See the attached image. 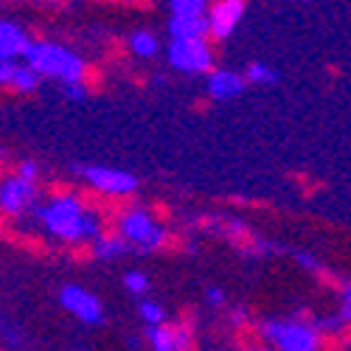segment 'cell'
<instances>
[{"mask_svg": "<svg viewBox=\"0 0 351 351\" xmlns=\"http://www.w3.org/2000/svg\"><path fill=\"white\" fill-rule=\"evenodd\" d=\"M32 211L51 237L62 242H93L104 233L101 217L93 211H84L76 194H60L51 202H45V206H34Z\"/></svg>", "mask_w": 351, "mask_h": 351, "instance_id": "1", "label": "cell"}, {"mask_svg": "<svg viewBox=\"0 0 351 351\" xmlns=\"http://www.w3.org/2000/svg\"><path fill=\"white\" fill-rule=\"evenodd\" d=\"M23 60L40 76H53L62 84L84 82V73H87V65H84V60L79 53L68 51L65 45L45 43V40H32V45H28L25 53H23Z\"/></svg>", "mask_w": 351, "mask_h": 351, "instance_id": "2", "label": "cell"}, {"mask_svg": "<svg viewBox=\"0 0 351 351\" xmlns=\"http://www.w3.org/2000/svg\"><path fill=\"white\" fill-rule=\"evenodd\" d=\"M119 237L141 253H155V250L166 247V242H169L166 228L143 208H130V211L119 214Z\"/></svg>", "mask_w": 351, "mask_h": 351, "instance_id": "3", "label": "cell"}, {"mask_svg": "<svg viewBox=\"0 0 351 351\" xmlns=\"http://www.w3.org/2000/svg\"><path fill=\"white\" fill-rule=\"evenodd\" d=\"M276 351H320V332L304 320H265L258 326Z\"/></svg>", "mask_w": 351, "mask_h": 351, "instance_id": "4", "label": "cell"}, {"mask_svg": "<svg viewBox=\"0 0 351 351\" xmlns=\"http://www.w3.org/2000/svg\"><path fill=\"white\" fill-rule=\"evenodd\" d=\"M169 65L180 73H211L214 71V53L206 40H171L169 45Z\"/></svg>", "mask_w": 351, "mask_h": 351, "instance_id": "5", "label": "cell"}, {"mask_svg": "<svg viewBox=\"0 0 351 351\" xmlns=\"http://www.w3.org/2000/svg\"><path fill=\"white\" fill-rule=\"evenodd\" d=\"M79 174L87 180L93 191L110 194V197H130L138 191V178L124 169H110V166H79Z\"/></svg>", "mask_w": 351, "mask_h": 351, "instance_id": "6", "label": "cell"}, {"mask_svg": "<svg viewBox=\"0 0 351 351\" xmlns=\"http://www.w3.org/2000/svg\"><path fill=\"white\" fill-rule=\"evenodd\" d=\"M60 304H62L76 320H82L84 326H101V324H104V306H101V301L93 295V292H87L84 287H79V284L62 287Z\"/></svg>", "mask_w": 351, "mask_h": 351, "instance_id": "7", "label": "cell"}, {"mask_svg": "<svg viewBox=\"0 0 351 351\" xmlns=\"http://www.w3.org/2000/svg\"><path fill=\"white\" fill-rule=\"evenodd\" d=\"M34 206H37V186L34 183L20 180L17 174L0 183V214L20 217Z\"/></svg>", "mask_w": 351, "mask_h": 351, "instance_id": "8", "label": "cell"}, {"mask_svg": "<svg viewBox=\"0 0 351 351\" xmlns=\"http://www.w3.org/2000/svg\"><path fill=\"white\" fill-rule=\"evenodd\" d=\"M247 3L245 0H217L208 12V34L214 40H228L245 17Z\"/></svg>", "mask_w": 351, "mask_h": 351, "instance_id": "9", "label": "cell"}, {"mask_svg": "<svg viewBox=\"0 0 351 351\" xmlns=\"http://www.w3.org/2000/svg\"><path fill=\"white\" fill-rule=\"evenodd\" d=\"M28 45H32V37L17 23L0 20V62H14L17 56L25 53Z\"/></svg>", "mask_w": 351, "mask_h": 351, "instance_id": "10", "label": "cell"}, {"mask_svg": "<svg viewBox=\"0 0 351 351\" xmlns=\"http://www.w3.org/2000/svg\"><path fill=\"white\" fill-rule=\"evenodd\" d=\"M245 76L242 73H233V71H211L208 82H206V90L211 99L217 101H228L233 96H239L245 90Z\"/></svg>", "mask_w": 351, "mask_h": 351, "instance_id": "11", "label": "cell"}, {"mask_svg": "<svg viewBox=\"0 0 351 351\" xmlns=\"http://www.w3.org/2000/svg\"><path fill=\"white\" fill-rule=\"evenodd\" d=\"M171 40H206L208 37V14L202 17H171L169 20Z\"/></svg>", "mask_w": 351, "mask_h": 351, "instance_id": "12", "label": "cell"}, {"mask_svg": "<svg viewBox=\"0 0 351 351\" xmlns=\"http://www.w3.org/2000/svg\"><path fill=\"white\" fill-rule=\"evenodd\" d=\"M90 245H93V256L101 258V261H112V258H119L130 250V245L119 237V233H101V237L93 239Z\"/></svg>", "mask_w": 351, "mask_h": 351, "instance_id": "13", "label": "cell"}, {"mask_svg": "<svg viewBox=\"0 0 351 351\" xmlns=\"http://www.w3.org/2000/svg\"><path fill=\"white\" fill-rule=\"evenodd\" d=\"M130 51L135 56H141V60H152L160 51V40H158V34L146 32V28H138V32L130 34Z\"/></svg>", "mask_w": 351, "mask_h": 351, "instance_id": "14", "label": "cell"}, {"mask_svg": "<svg viewBox=\"0 0 351 351\" xmlns=\"http://www.w3.org/2000/svg\"><path fill=\"white\" fill-rule=\"evenodd\" d=\"M40 82H43V76L37 71H32L28 65H17L9 87H14V90H20V93H34L40 87Z\"/></svg>", "mask_w": 351, "mask_h": 351, "instance_id": "15", "label": "cell"}, {"mask_svg": "<svg viewBox=\"0 0 351 351\" xmlns=\"http://www.w3.org/2000/svg\"><path fill=\"white\" fill-rule=\"evenodd\" d=\"M146 340H149L152 351H178L174 346V335H171V326H146Z\"/></svg>", "mask_w": 351, "mask_h": 351, "instance_id": "16", "label": "cell"}, {"mask_svg": "<svg viewBox=\"0 0 351 351\" xmlns=\"http://www.w3.org/2000/svg\"><path fill=\"white\" fill-rule=\"evenodd\" d=\"M208 14V0H171V17H202Z\"/></svg>", "mask_w": 351, "mask_h": 351, "instance_id": "17", "label": "cell"}, {"mask_svg": "<svg viewBox=\"0 0 351 351\" xmlns=\"http://www.w3.org/2000/svg\"><path fill=\"white\" fill-rule=\"evenodd\" d=\"M242 76H245V82H250V84H276V82H278V71L270 68V65H265V62L247 65V71H245Z\"/></svg>", "mask_w": 351, "mask_h": 351, "instance_id": "18", "label": "cell"}, {"mask_svg": "<svg viewBox=\"0 0 351 351\" xmlns=\"http://www.w3.org/2000/svg\"><path fill=\"white\" fill-rule=\"evenodd\" d=\"M138 315L146 326H163V320H166V309L158 301H141Z\"/></svg>", "mask_w": 351, "mask_h": 351, "instance_id": "19", "label": "cell"}, {"mask_svg": "<svg viewBox=\"0 0 351 351\" xmlns=\"http://www.w3.org/2000/svg\"><path fill=\"white\" fill-rule=\"evenodd\" d=\"M124 287L132 292V295H143V292L149 289V278H146L143 273H138V270H130L124 276Z\"/></svg>", "mask_w": 351, "mask_h": 351, "instance_id": "20", "label": "cell"}, {"mask_svg": "<svg viewBox=\"0 0 351 351\" xmlns=\"http://www.w3.org/2000/svg\"><path fill=\"white\" fill-rule=\"evenodd\" d=\"M171 335H174V346H178V351H191V326L180 324V326H171Z\"/></svg>", "mask_w": 351, "mask_h": 351, "instance_id": "21", "label": "cell"}, {"mask_svg": "<svg viewBox=\"0 0 351 351\" xmlns=\"http://www.w3.org/2000/svg\"><path fill=\"white\" fill-rule=\"evenodd\" d=\"M62 93L71 101H84L87 99V84L84 82H68V84H62Z\"/></svg>", "mask_w": 351, "mask_h": 351, "instance_id": "22", "label": "cell"}, {"mask_svg": "<svg viewBox=\"0 0 351 351\" xmlns=\"http://www.w3.org/2000/svg\"><path fill=\"white\" fill-rule=\"evenodd\" d=\"M37 174H40V169H37L34 160H23V163L17 166V178H20V180L34 183V180H37Z\"/></svg>", "mask_w": 351, "mask_h": 351, "instance_id": "23", "label": "cell"}, {"mask_svg": "<svg viewBox=\"0 0 351 351\" xmlns=\"http://www.w3.org/2000/svg\"><path fill=\"white\" fill-rule=\"evenodd\" d=\"M295 261H298V265L304 267V270H309V273H320V261L312 256V253H295Z\"/></svg>", "mask_w": 351, "mask_h": 351, "instance_id": "24", "label": "cell"}, {"mask_svg": "<svg viewBox=\"0 0 351 351\" xmlns=\"http://www.w3.org/2000/svg\"><path fill=\"white\" fill-rule=\"evenodd\" d=\"M206 301H208L211 306H222V304H225V289H222V287H208V289H206Z\"/></svg>", "mask_w": 351, "mask_h": 351, "instance_id": "25", "label": "cell"}, {"mask_svg": "<svg viewBox=\"0 0 351 351\" xmlns=\"http://www.w3.org/2000/svg\"><path fill=\"white\" fill-rule=\"evenodd\" d=\"M340 298H343V309H340V317H343V320H351V284H346V287H343Z\"/></svg>", "mask_w": 351, "mask_h": 351, "instance_id": "26", "label": "cell"}, {"mask_svg": "<svg viewBox=\"0 0 351 351\" xmlns=\"http://www.w3.org/2000/svg\"><path fill=\"white\" fill-rule=\"evenodd\" d=\"M14 68H17V62H0V84H3V87H9V84H12Z\"/></svg>", "mask_w": 351, "mask_h": 351, "instance_id": "27", "label": "cell"}, {"mask_svg": "<svg viewBox=\"0 0 351 351\" xmlns=\"http://www.w3.org/2000/svg\"><path fill=\"white\" fill-rule=\"evenodd\" d=\"M76 351H84V348H76Z\"/></svg>", "mask_w": 351, "mask_h": 351, "instance_id": "28", "label": "cell"}]
</instances>
